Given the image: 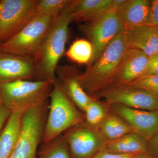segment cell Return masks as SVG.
Returning <instances> with one entry per match:
<instances>
[{"label": "cell", "mask_w": 158, "mask_h": 158, "mask_svg": "<svg viewBox=\"0 0 158 158\" xmlns=\"http://www.w3.org/2000/svg\"><path fill=\"white\" fill-rule=\"evenodd\" d=\"M156 111H157V112H158V104L156 110Z\"/></svg>", "instance_id": "33"}, {"label": "cell", "mask_w": 158, "mask_h": 158, "mask_svg": "<svg viewBox=\"0 0 158 158\" xmlns=\"http://www.w3.org/2000/svg\"><path fill=\"white\" fill-rule=\"evenodd\" d=\"M48 101L26 110L19 137L10 158H37L48 110Z\"/></svg>", "instance_id": "5"}, {"label": "cell", "mask_w": 158, "mask_h": 158, "mask_svg": "<svg viewBox=\"0 0 158 158\" xmlns=\"http://www.w3.org/2000/svg\"><path fill=\"white\" fill-rule=\"evenodd\" d=\"M71 2L70 0H39L35 9L36 15L56 17Z\"/></svg>", "instance_id": "24"}, {"label": "cell", "mask_w": 158, "mask_h": 158, "mask_svg": "<svg viewBox=\"0 0 158 158\" xmlns=\"http://www.w3.org/2000/svg\"><path fill=\"white\" fill-rule=\"evenodd\" d=\"M48 113L42 142L85 123L84 113L78 109L56 81L49 96Z\"/></svg>", "instance_id": "3"}, {"label": "cell", "mask_w": 158, "mask_h": 158, "mask_svg": "<svg viewBox=\"0 0 158 158\" xmlns=\"http://www.w3.org/2000/svg\"><path fill=\"white\" fill-rule=\"evenodd\" d=\"M37 158H71L63 134L48 141L42 142L37 152Z\"/></svg>", "instance_id": "21"}, {"label": "cell", "mask_w": 158, "mask_h": 158, "mask_svg": "<svg viewBox=\"0 0 158 158\" xmlns=\"http://www.w3.org/2000/svg\"><path fill=\"white\" fill-rule=\"evenodd\" d=\"M115 113L127 122L136 133L148 141L158 130V112L133 109L119 104L109 105Z\"/></svg>", "instance_id": "12"}, {"label": "cell", "mask_w": 158, "mask_h": 158, "mask_svg": "<svg viewBox=\"0 0 158 158\" xmlns=\"http://www.w3.org/2000/svg\"><path fill=\"white\" fill-rule=\"evenodd\" d=\"M158 96V75L141 76L126 85Z\"/></svg>", "instance_id": "25"}, {"label": "cell", "mask_w": 158, "mask_h": 158, "mask_svg": "<svg viewBox=\"0 0 158 158\" xmlns=\"http://www.w3.org/2000/svg\"><path fill=\"white\" fill-rule=\"evenodd\" d=\"M76 0L71 2L56 17L46 35L39 54L35 58L38 81H46L54 85L56 71L65 51L68 38L69 26L72 21Z\"/></svg>", "instance_id": "1"}, {"label": "cell", "mask_w": 158, "mask_h": 158, "mask_svg": "<svg viewBox=\"0 0 158 158\" xmlns=\"http://www.w3.org/2000/svg\"><path fill=\"white\" fill-rule=\"evenodd\" d=\"M2 8V1H0V12H1Z\"/></svg>", "instance_id": "32"}, {"label": "cell", "mask_w": 158, "mask_h": 158, "mask_svg": "<svg viewBox=\"0 0 158 158\" xmlns=\"http://www.w3.org/2000/svg\"><path fill=\"white\" fill-rule=\"evenodd\" d=\"M74 68L59 65L56 71L57 81L69 99L84 113L92 97L82 88L79 81L80 74Z\"/></svg>", "instance_id": "13"}, {"label": "cell", "mask_w": 158, "mask_h": 158, "mask_svg": "<svg viewBox=\"0 0 158 158\" xmlns=\"http://www.w3.org/2000/svg\"><path fill=\"white\" fill-rule=\"evenodd\" d=\"M146 24L158 27V0L150 1L149 17Z\"/></svg>", "instance_id": "27"}, {"label": "cell", "mask_w": 158, "mask_h": 158, "mask_svg": "<svg viewBox=\"0 0 158 158\" xmlns=\"http://www.w3.org/2000/svg\"><path fill=\"white\" fill-rule=\"evenodd\" d=\"M85 123L90 127L97 129L108 113L106 108L92 97L84 112Z\"/></svg>", "instance_id": "23"}, {"label": "cell", "mask_w": 158, "mask_h": 158, "mask_svg": "<svg viewBox=\"0 0 158 158\" xmlns=\"http://www.w3.org/2000/svg\"><path fill=\"white\" fill-rule=\"evenodd\" d=\"M128 48L135 49L151 56L158 52L156 28L144 24L124 28Z\"/></svg>", "instance_id": "15"}, {"label": "cell", "mask_w": 158, "mask_h": 158, "mask_svg": "<svg viewBox=\"0 0 158 158\" xmlns=\"http://www.w3.org/2000/svg\"><path fill=\"white\" fill-rule=\"evenodd\" d=\"M148 58L141 51L128 48L122 58L113 85H126L142 76Z\"/></svg>", "instance_id": "14"}, {"label": "cell", "mask_w": 158, "mask_h": 158, "mask_svg": "<svg viewBox=\"0 0 158 158\" xmlns=\"http://www.w3.org/2000/svg\"><path fill=\"white\" fill-rule=\"evenodd\" d=\"M93 46L88 40H75L65 53L69 60L79 64H89L92 58Z\"/></svg>", "instance_id": "22"}, {"label": "cell", "mask_w": 158, "mask_h": 158, "mask_svg": "<svg viewBox=\"0 0 158 158\" xmlns=\"http://www.w3.org/2000/svg\"><path fill=\"white\" fill-rule=\"evenodd\" d=\"M11 112L4 106L2 104H0V132L8 121Z\"/></svg>", "instance_id": "30"}, {"label": "cell", "mask_w": 158, "mask_h": 158, "mask_svg": "<svg viewBox=\"0 0 158 158\" xmlns=\"http://www.w3.org/2000/svg\"><path fill=\"white\" fill-rule=\"evenodd\" d=\"M104 149L124 154H148V141L134 132L114 141H106Z\"/></svg>", "instance_id": "19"}, {"label": "cell", "mask_w": 158, "mask_h": 158, "mask_svg": "<svg viewBox=\"0 0 158 158\" xmlns=\"http://www.w3.org/2000/svg\"><path fill=\"white\" fill-rule=\"evenodd\" d=\"M138 154H124L117 153L108 151L103 149L91 158H134Z\"/></svg>", "instance_id": "28"}, {"label": "cell", "mask_w": 158, "mask_h": 158, "mask_svg": "<svg viewBox=\"0 0 158 158\" xmlns=\"http://www.w3.org/2000/svg\"><path fill=\"white\" fill-rule=\"evenodd\" d=\"M134 158H152V157L148 154L143 153L137 155Z\"/></svg>", "instance_id": "31"}, {"label": "cell", "mask_w": 158, "mask_h": 158, "mask_svg": "<svg viewBox=\"0 0 158 158\" xmlns=\"http://www.w3.org/2000/svg\"><path fill=\"white\" fill-rule=\"evenodd\" d=\"M54 18L36 15L19 33L0 44V51L35 59Z\"/></svg>", "instance_id": "6"}, {"label": "cell", "mask_w": 158, "mask_h": 158, "mask_svg": "<svg viewBox=\"0 0 158 158\" xmlns=\"http://www.w3.org/2000/svg\"><path fill=\"white\" fill-rule=\"evenodd\" d=\"M71 158H91L103 149L106 141L96 129L85 123L63 133Z\"/></svg>", "instance_id": "9"}, {"label": "cell", "mask_w": 158, "mask_h": 158, "mask_svg": "<svg viewBox=\"0 0 158 158\" xmlns=\"http://www.w3.org/2000/svg\"><path fill=\"white\" fill-rule=\"evenodd\" d=\"M127 48L123 29L98 59L79 76V82L88 95H95L113 85L122 58Z\"/></svg>", "instance_id": "2"}, {"label": "cell", "mask_w": 158, "mask_h": 158, "mask_svg": "<svg viewBox=\"0 0 158 158\" xmlns=\"http://www.w3.org/2000/svg\"><path fill=\"white\" fill-rule=\"evenodd\" d=\"M150 1L127 0L116 10L123 27L146 24L149 17Z\"/></svg>", "instance_id": "16"}, {"label": "cell", "mask_w": 158, "mask_h": 158, "mask_svg": "<svg viewBox=\"0 0 158 158\" xmlns=\"http://www.w3.org/2000/svg\"><path fill=\"white\" fill-rule=\"evenodd\" d=\"M148 154L152 158H158V130L148 141Z\"/></svg>", "instance_id": "29"}, {"label": "cell", "mask_w": 158, "mask_h": 158, "mask_svg": "<svg viewBox=\"0 0 158 158\" xmlns=\"http://www.w3.org/2000/svg\"><path fill=\"white\" fill-rule=\"evenodd\" d=\"M25 111L12 112L0 132V158H10L19 137Z\"/></svg>", "instance_id": "18"}, {"label": "cell", "mask_w": 158, "mask_h": 158, "mask_svg": "<svg viewBox=\"0 0 158 158\" xmlns=\"http://www.w3.org/2000/svg\"><path fill=\"white\" fill-rule=\"evenodd\" d=\"M53 85L48 81L28 80L1 84L2 104L11 113L25 111L48 101Z\"/></svg>", "instance_id": "4"}, {"label": "cell", "mask_w": 158, "mask_h": 158, "mask_svg": "<svg viewBox=\"0 0 158 158\" xmlns=\"http://www.w3.org/2000/svg\"><path fill=\"white\" fill-rule=\"evenodd\" d=\"M156 75H158V52L149 57L147 66L142 76Z\"/></svg>", "instance_id": "26"}, {"label": "cell", "mask_w": 158, "mask_h": 158, "mask_svg": "<svg viewBox=\"0 0 158 158\" xmlns=\"http://www.w3.org/2000/svg\"><path fill=\"white\" fill-rule=\"evenodd\" d=\"M94 96L102 98L109 105L119 104L138 110L156 111L158 104V96L126 85H112Z\"/></svg>", "instance_id": "10"}, {"label": "cell", "mask_w": 158, "mask_h": 158, "mask_svg": "<svg viewBox=\"0 0 158 158\" xmlns=\"http://www.w3.org/2000/svg\"><path fill=\"white\" fill-rule=\"evenodd\" d=\"M0 44L16 35L36 15L39 0H1Z\"/></svg>", "instance_id": "8"}, {"label": "cell", "mask_w": 158, "mask_h": 158, "mask_svg": "<svg viewBox=\"0 0 158 158\" xmlns=\"http://www.w3.org/2000/svg\"><path fill=\"white\" fill-rule=\"evenodd\" d=\"M123 28L117 11L114 9L93 21L80 26V30L93 46V56L88 65L98 59L109 44Z\"/></svg>", "instance_id": "7"}, {"label": "cell", "mask_w": 158, "mask_h": 158, "mask_svg": "<svg viewBox=\"0 0 158 158\" xmlns=\"http://www.w3.org/2000/svg\"><path fill=\"white\" fill-rule=\"evenodd\" d=\"M2 104V102H1V98H0V104Z\"/></svg>", "instance_id": "35"}, {"label": "cell", "mask_w": 158, "mask_h": 158, "mask_svg": "<svg viewBox=\"0 0 158 158\" xmlns=\"http://www.w3.org/2000/svg\"><path fill=\"white\" fill-rule=\"evenodd\" d=\"M19 80L38 81L35 59L0 51V85Z\"/></svg>", "instance_id": "11"}, {"label": "cell", "mask_w": 158, "mask_h": 158, "mask_svg": "<svg viewBox=\"0 0 158 158\" xmlns=\"http://www.w3.org/2000/svg\"><path fill=\"white\" fill-rule=\"evenodd\" d=\"M112 0H76L72 21L90 23L112 9Z\"/></svg>", "instance_id": "17"}, {"label": "cell", "mask_w": 158, "mask_h": 158, "mask_svg": "<svg viewBox=\"0 0 158 158\" xmlns=\"http://www.w3.org/2000/svg\"><path fill=\"white\" fill-rule=\"evenodd\" d=\"M156 30H157V34L158 36V27H156Z\"/></svg>", "instance_id": "34"}, {"label": "cell", "mask_w": 158, "mask_h": 158, "mask_svg": "<svg viewBox=\"0 0 158 158\" xmlns=\"http://www.w3.org/2000/svg\"><path fill=\"white\" fill-rule=\"evenodd\" d=\"M97 130L106 141H114L130 133L135 132L127 122L114 113L108 114Z\"/></svg>", "instance_id": "20"}]
</instances>
